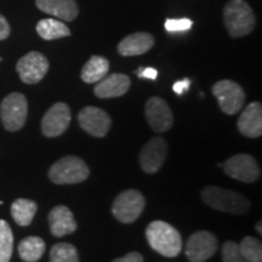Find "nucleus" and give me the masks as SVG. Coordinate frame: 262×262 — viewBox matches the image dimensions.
<instances>
[{
  "mask_svg": "<svg viewBox=\"0 0 262 262\" xmlns=\"http://www.w3.org/2000/svg\"><path fill=\"white\" fill-rule=\"evenodd\" d=\"M136 74L139 75L140 78H146V79H150V80H155L158 77V71L156 68H140L139 71L136 72Z\"/></svg>",
  "mask_w": 262,
  "mask_h": 262,
  "instance_id": "obj_29",
  "label": "nucleus"
},
{
  "mask_svg": "<svg viewBox=\"0 0 262 262\" xmlns=\"http://www.w3.org/2000/svg\"><path fill=\"white\" fill-rule=\"evenodd\" d=\"M168 156V142L163 137L150 139L140 152V165L147 173H156Z\"/></svg>",
  "mask_w": 262,
  "mask_h": 262,
  "instance_id": "obj_13",
  "label": "nucleus"
},
{
  "mask_svg": "<svg viewBox=\"0 0 262 262\" xmlns=\"http://www.w3.org/2000/svg\"><path fill=\"white\" fill-rule=\"evenodd\" d=\"M90 169L79 157L67 156L52 164L48 176L56 185H75L89 178Z\"/></svg>",
  "mask_w": 262,
  "mask_h": 262,
  "instance_id": "obj_4",
  "label": "nucleus"
},
{
  "mask_svg": "<svg viewBox=\"0 0 262 262\" xmlns=\"http://www.w3.org/2000/svg\"><path fill=\"white\" fill-rule=\"evenodd\" d=\"M145 113L147 122L155 133L162 134L171 129L173 123L172 112L162 97H150L146 103Z\"/></svg>",
  "mask_w": 262,
  "mask_h": 262,
  "instance_id": "obj_14",
  "label": "nucleus"
},
{
  "mask_svg": "<svg viewBox=\"0 0 262 262\" xmlns=\"http://www.w3.org/2000/svg\"><path fill=\"white\" fill-rule=\"evenodd\" d=\"M45 253V242L40 237L31 235L22 239L18 244L19 257L26 262H37Z\"/></svg>",
  "mask_w": 262,
  "mask_h": 262,
  "instance_id": "obj_22",
  "label": "nucleus"
},
{
  "mask_svg": "<svg viewBox=\"0 0 262 262\" xmlns=\"http://www.w3.org/2000/svg\"><path fill=\"white\" fill-rule=\"evenodd\" d=\"M219 242L214 233L208 231L194 232L186 244V256L191 262H205L217 251Z\"/></svg>",
  "mask_w": 262,
  "mask_h": 262,
  "instance_id": "obj_9",
  "label": "nucleus"
},
{
  "mask_svg": "<svg viewBox=\"0 0 262 262\" xmlns=\"http://www.w3.org/2000/svg\"><path fill=\"white\" fill-rule=\"evenodd\" d=\"M71 110L68 104L57 102L51 106L41 120V133L47 137H57L66 133L71 124Z\"/></svg>",
  "mask_w": 262,
  "mask_h": 262,
  "instance_id": "obj_12",
  "label": "nucleus"
},
{
  "mask_svg": "<svg viewBox=\"0 0 262 262\" xmlns=\"http://www.w3.org/2000/svg\"><path fill=\"white\" fill-rule=\"evenodd\" d=\"M10 32H11V29H10V25L8 24V21H6V18L4 16L0 15V40H4L10 35Z\"/></svg>",
  "mask_w": 262,
  "mask_h": 262,
  "instance_id": "obj_32",
  "label": "nucleus"
},
{
  "mask_svg": "<svg viewBox=\"0 0 262 262\" xmlns=\"http://www.w3.org/2000/svg\"><path fill=\"white\" fill-rule=\"evenodd\" d=\"M112 262H143V256L137 251H133V253H129L125 256L116 258Z\"/></svg>",
  "mask_w": 262,
  "mask_h": 262,
  "instance_id": "obj_31",
  "label": "nucleus"
},
{
  "mask_svg": "<svg viewBox=\"0 0 262 262\" xmlns=\"http://www.w3.org/2000/svg\"><path fill=\"white\" fill-rule=\"evenodd\" d=\"M49 225L50 231L55 237H63L77 231L78 225L73 212L66 205H57L49 212Z\"/></svg>",
  "mask_w": 262,
  "mask_h": 262,
  "instance_id": "obj_17",
  "label": "nucleus"
},
{
  "mask_svg": "<svg viewBox=\"0 0 262 262\" xmlns=\"http://www.w3.org/2000/svg\"><path fill=\"white\" fill-rule=\"evenodd\" d=\"M38 210V205L34 201L26 198H18L12 203L11 215L16 224L22 227L29 226L34 219L35 212Z\"/></svg>",
  "mask_w": 262,
  "mask_h": 262,
  "instance_id": "obj_21",
  "label": "nucleus"
},
{
  "mask_svg": "<svg viewBox=\"0 0 262 262\" xmlns=\"http://www.w3.org/2000/svg\"><path fill=\"white\" fill-rule=\"evenodd\" d=\"M28 114V103L25 95L12 93L6 96L0 104V118L8 131L15 133L24 127Z\"/></svg>",
  "mask_w": 262,
  "mask_h": 262,
  "instance_id": "obj_6",
  "label": "nucleus"
},
{
  "mask_svg": "<svg viewBox=\"0 0 262 262\" xmlns=\"http://www.w3.org/2000/svg\"><path fill=\"white\" fill-rule=\"evenodd\" d=\"M146 201L137 189H126L118 194L112 204V214L122 224H133L145 210Z\"/></svg>",
  "mask_w": 262,
  "mask_h": 262,
  "instance_id": "obj_5",
  "label": "nucleus"
},
{
  "mask_svg": "<svg viewBox=\"0 0 262 262\" xmlns=\"http://www.w3.org/2000/svg\"><path fill=\"white\" fill-rule=\"evenodd\" d=\"M242 135L249 139H257L262 135V106L260 102H251L242 112L237 123Z\"/></svg>",
  "mask_w": 262,
  "mask_h": 262,
  "instance_id": "obj_15",
  "label": "nucleus"
},
{
  "mask_svg": "<svg viewBox=\"0 0 262 262\" xmlns=\"http://www.w3.org/2000/svg\"><path fill=\"white\" fill-rule=\"evenodd\" d=\"M14 250V234L5 220H0V262H10Z\"/></svg>",
  "mask_w": 262,
  "mask_h": 262,
  "instance_id": "obj_24",
  "label": "nucleus"
},
{
  "mask_svg": "<svg viewBox=\"0 0 262 262\" xmlns=\"http://www.w3.org/2000/svg\"><path fill=\"white\" fill-rule=\"evenodd\" d=\"M212 94L222 112L229 116L238 113L244 106L245 93L243 88L233 80H219L212 86Z\"/></svg>",
  "mask_w": 262,
  "mask_h": 262,
  "instance_id": "obj_7",
  "label": "nucleus"
},
{
  "mask_svg": "<svg viewBox=\"0 0 262 262\" xmlns=\"http://www.w3.org/2000/svg\"><path fill=\"white\" fill-rule=\"evenodd\" d=\"M78 122L83 130L94 137H104L112 126V119L106 111L88 106L78 114Z\"/></svg>",
  "mask_w": 262,
  "mask_h": 262,
  "instance_id": "obj_11",
  "label": "nucleus"
},
{
  "mask_svg": "<svg viewBox=\"0 0 262 262\" xmlns=\"http://www.w3.org/2000/svg\"><path fill=\"white\" fill-rule=\"evenodd\" d=\"M238 248L249 262H262V245L258 239L248 235L238 244Z\"/></svg>",
  "mask_w": 262,
  "mask_h": 262,
  "instance_id": "obj_26",
  "label": "nucleus"
},
{
  "mask_svg": "<svg viewBox=\"0 0 262 262\" xmlns=\"http://www.w3.org/2000/svg\"><path fill=\"white\" fill-rule=\"evenodd\" d=\"M131 80L126 74L113 73L106 75L103 79L98 81L95 86L94 93L100 98L120 97L130 89Z\"/></svg>",
  "mask_w": 262,
  "mask_h": 262,
  "instance_id": "obj_16",
  "label": "nucleus"
},
{
  "mask_svg": "<svg viewBox=\"0 0 262 262\" xmlns=\"http://www.w3.org/2000/svg\"><path fill=\"white\" fill-rule=\"evenodd\" d=\"M203 202L215 210L233 215H243L250 209V202L241 193L217 186H206L201 193Z\"/></svg>",
  "mask_w": 262,
  "mask_h": 262,
  "instance_id": "obj_2",
  "label": "nucleus"
},
{
  "mask_svg": "<svg viewBox=\"0 0 262 262\" xmlns=\"http://www.w3.org/2000/svg\"><path fill=\"white\" fill-rule=\"evenodd\" d=\"M35 4L40 11L63 21H73L79 15L75 0H35Z\"/></svg>",
  "mask_w": 262,
  "mask_h": 262,
  "instance_id": "obj_18",
  "label": "nucleus"
},
{
  "mask_svg": "<svg viewBox=\"0 0 262 262\" xmlns=\"http://www.w3.org/2000/svg\"><path fill=\"white\" fill-rule=\"evenodd\" d=\"M155 45V38L149 33L137 32L122 39L118 44V52L122 56H139L146 54Z\"/></svg>",
  "mask_w": 262,
  "mask_h": 262,
  "instance_id": "obj_19",
  "label": "nucleus"
},
{
  "mask_svg": "<svg viewBox=\"0 0 262 262\" xmlns=\"http://www.w3.org/2000/svg\"><path fill=\"white\" fill-rule=\"evenodd\" d=\"M50 262H79V254L74 245L57 243L50 250Z\"/></svg>",
  "mask_w": 262,
  "mask_h": 262,
  "instance_id": "obj_25",
  "label": "nucleus"
},
{
  "mask_svg": "<svg viewBox=\"0 0 262 262\" xmlns=\"http://www.w3.org/2000/svg\"><path fill=\"white\" fill-rule=\"evenodd\" d=\"M110 61L103 56H91L81 70V79L85 83H98L108 74Z\"/></svg>",
  "mask_w": 262,
  "mask_h": 262,
  "instance_id": "obj_20",
  "label": "nucleus"
},
{
  "mask_svg": "<svg viewBox=\"0 0 262 262\" xmlns=\"http://www.w3.org/2000/svg\"><path fill=\"white\" fill-rule=\"evenodd\" d=\"M222 260L224 262H249L239 251L235 242L227 241L222 247Z\"/></svg>",
  "mask_w": 262,
  "mask_h": 262,
  "instance_id": "obj_27",
  "label": "nucleus"
},
{
  "mask_svg": "<svg viewBox=\"0 0 262 262\" xmlns=\"http://www.w3.org/2000/svg\"><path fill=\"white\" fill-rule=\"evenodd\" d=\"M146 238L149 247L163 256L176 257L181 253V234L168 222H150L146 228Z\"/></svg>",
  "mask_w": 262,
  "mask_h": 262,
  "instance_id": "obj_1",
  "label": "nucleus"
},
{
  "mask_svg": "<svg viewBox=\"0 0 262 262\" xmlns=\"http://www.w3.org/2000/svg\"><path fill=\"white\" fill-rule=\"evenodd\" d=\"M224 19L229 35L233 38L248 35L256 25L253 10L244 0H231L225 6Z\"/></svg>",
  "mask_w": 262,
  "mask_h": 262,
  "instance_id": "obj_3",
  "label": "nucleus"
},
{
  "mask_svg": "<svg viewBox=\"0 0 262 262\" xmlns=\"http://www.w3.org/2000/svg\"><path fill=\"white\" fill-rule=\"evenodd\" d=\"M189 86H191V80H189L188 78H186V79L183 80L176 81V83L172 85V90L178 95H182L189 89Z\"/></svg>",
  "mask_w": 262,
  "mask_h": 262,
  "instance_id": "obj_30",
  "label": "nucleus"
},
{
  "mask_svg": "<svg viewBox=\"0 0 262 262\" xmlns=\"http://www.w3.org/2000/svg\"><path fill=\"white\" fill-rule=\"evenodd\" d=\"M48 58L38 51H31L21 57L16 64V71L26 84H37L42 80L49 71Z\"/></svg>",
  "mask_w": 262,
  "mask_h": 262,
  "instance_id": "obj_10",
  "label": "nucleus"
},
{
  "mask_svg": "<svg viewBox=\"0 0 262 262\" xmlns=\"http://www.w3.org/2000/svg\"><path fill=\"white\" fill-rule=\"evenodd\" d=\"M193 25L192 19L180 18V19H166L165 29L168 32H185L191 29Z\"/></svg>",
  "mask_w": 262,
  "mask_h": 262,
  "instance_id": "obj_28",
  "label": "nucleus"
},
{
  "mask_svg": "<svg viewBox=\"0 0 262 262\" xmlns=\"http://www.w3.org/2000/svg\"><path fill=\"white\" fill-rule=\"evenodd\" d=\"M37 33L44 40H55L71 35L70 28L63 22L54 18L40 19L37 25Z\"/></svg>",
  "mask_w": 262,
  "mask_h": 262,
  "instance_id": "obj_23",
  "label": "nucleus"
},
{
  "mask_svg": "<svg viewBox=\"0 0 262 262\" xmlns=\"http://www.w3.org/2000/svg\"><path fill=\"white\" fill-rule=\"evenodd\" d=\"M256 231L258 232V234H261L262 233V229H261V221H258V224H256Z\"/></svg>",
  "mask_w": 262,
  "mask_h": 262,
  "instance_id": "obj_33",
  "label": "nucleus"
},
{
  "mask_svg": "<svg viewBox=\"0 0 262 262\" xmlns=\"http://www.w3.org/2000/svg\"><path fill=\"white\" fill-rule=\"evenodd\" d=\"M226 175L238 181L251 183L261 176V169L256 159L250 155L239 153L228 158L222 164Z\"/></svg>",
  "mask_w": 262,
  "mask_h": 262,
  "instance_id": "obj_8",
  "label": "nucleus"
}]
</instances>
